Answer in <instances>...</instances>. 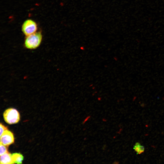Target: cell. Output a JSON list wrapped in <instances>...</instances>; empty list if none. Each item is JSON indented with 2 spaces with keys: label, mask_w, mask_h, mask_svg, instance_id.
Here are the masks:
<instances>
[{
  "label": "cell",
  "mask_w": 164,
  "mask_h": 164,
  "mask_svg": "<svg viewBox=\"0 0 164 164\" xmlns=\"http://www.w3.org/2000/svg\"><path fill=\"white\" fill-rule=\"evenodd\" d=\"M43 35L41 31L36 32L26 36L24 42L25 47L29 50H34L38 48L41 44Z\"/></svg>",
  "instance_id": "1"
},
{
  "label": "cell",
  "mask_w": 164,
  "mask_h": 164,
  "mask_svg": "<svg viewBox=\"0 0 164 164\" xmlns=\"http://www.w3.org/2000/svg\"><path fill=\"white\" fill-rule=\"evenodd\" d=\"M3 116L5 121L10 124L17 123L20 119V115L18 111L13 108H10L4 112Z\"/></svg>",
  "instance_id": "2"
},
{
  "label": "cell",
  "mask_w": 164,
  "mask_h": 164,
  "mask_svg": "<svg viewBox=\"0 0 164 164\" xmlns=\"http://www.w3.org/2000/svg\"><path fill=\"white\" fill-rule=\"evenodd\" d=\"M37 29V23L34 20L30 19L26 20L22 26V31L26 36L36 32Z\"/></svg>",
  "instance_id": "3"
},
{
  "label": "cell",
  "mask_w": 164,
  "mask_h": 164,
  "mask_svg": "<svg viewBox=\"0 0 164 164\" xmlns=\"http://www.w3.org/2000/svg\"><path fill=\"white\" fill-rule=\"evenodd\" d=\"M14 141V138L12 132L6 129L3 132L0 137V142L8 146L12 144Z\"/></svg>",
  "instance_id": "4"
},
{
  "label": "cell",
  "mask_w": 164,
  "mask_h": 164,
  "mask_svg": "<svg viewBox=\"0 0 164 164\" xmlns=\"http://www.w3.org/2000/svg\"><path fill=\"white\" fill-rule=\"evenodd\" d=\"M0 163L14 164L12 159V154L8 152L0 155Z\"/></svg>",
  "instance_id": "5"
},
{
  "label": "cell",
  "mask_w": 164,
  "mask_h": 164,
  "mask_svg": "<svg viewBox=\"0 0 164 164\" xmlns=\"http://www.w3.org/2000/svg\"><path fill=\"white\" fill-rule=\"evenodd\" d=\"M12 156L14 163H22L24 157L22 154L19 153H15L12 154Z\"/></svg>",
  "instance_id": "6"
},
{
  "label": "cell",
  "mask_w": 164,
  "mask_h": 164,
  "mask_svg": "<svg viewBox=\"0 0 164 164\" xmlns=\"http://www.w3.org/2000/svg\"><path fill=\"white\" fill-rule=\"evenodd\" d=\"M7 146L0 142V155L8 152Z\"/></svg>",
  "instance_id": "7"
},
{
  "label": "cell",
  "mask_w": 164,
  "mask_h": 164,
  "mask_svg": "<svg viewBox=\"0 0 164 164\" xmlns=\"http://www.w3.org/2000/svg\"><path fill=\"white\" fill-rule=\"evenodd\" d=\"M7 129V128L0 123V137L4 131Z\"/></svg>",
  "instance_id": "8"
},
{
  "label": "cell",
  "mask_w": 164,
  "mask_h": 164,
  "mask_svg": "<svg viewBox=\"0 0 164 164\" xmlns=\"http://www.w3.org/2000/svg\"><path fill=\"white\" fill-rule=\"evenodd\" d=\"M141 145L139 142L135 143L134 147V149L135 151L137 152L139 150Z\"/></svg>",
  "instance_id": "9"
},
{
  "label": "cell",
  "mask_w": 164,
  "mask_h": 164,
  "mask_svg": "<svg viewBox=\"0 0 164 164\" xmlns=\"http://www.w3.org/2000/svg\"><path fill=\"white\" fill-rule=\"evenodd\" d=\"M145 150L144 147L142 145H141L140 146V149L139 151L137 152V154H140L143 153Z\"/></svg>",
  "instance_id": "10"
},
{
  "label": "cell",
  "mask_w": 164,
  "mask_h": 164,
  "mask_svg": "<svg viewBox=\"0 0 164 164\" xmlns=\"http://www.w3.org/2000/svg\"><path fill=\"white\" fill-rule=\"evenodd\" d=\"M90 117V116H88L86 117L83 122V123L84 124L89 119Z\"/></svg>",
  "instance_id": "11"
},
{
  "label": "cell",
  "mask_w": 164,
  "mask_h": 164,
  "mask_svg": "<svg viewBox=\"0 0 164 164\" xmlns=\"http://www.w3.org/2000/svg\"><path fill=\"white\" fill-rule=\"evenodd\" d=\"M114 164H118L119 163V162L117 161H115L114 162Z\"/></svg>",
  "instance_id": "12"
}]
</instances>
